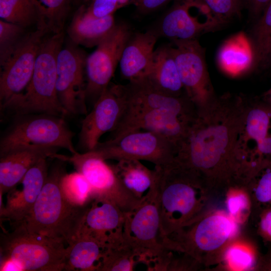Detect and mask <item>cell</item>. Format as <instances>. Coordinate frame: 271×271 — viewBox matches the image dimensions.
Here are the masks:
<instances>
[{"label": "cell", "mask_w": 271, "mask_h": 271, "mask_svg": "<svg viewBox=\"0 0 271 271\" xmlns=\"http://www.w3.org/2000/svg\"><path fill=\"white\" fill-rule=\"evenodd\" d=\"M145 79L163 93L177 97L183 96L182 90L184 88L172 47L163 46L155 50L150 70Z\"/></svg>", "instance_id": "603a6c76"}, {"label": "cell", "mask_w": 271, "mask_h": 271, "mask_svg": "<svg viewBox=\"0 0 271 271\" xmlns=\"http://www.w3.org/2000/svg\"><path fill=\"white\" fill-rule=\"evenodd\" d=\"M46 158L40 160L24 176L22 189L15 188L7 194L5 205H0L1 220L9 221L12 227L22 223L31 212L46 180Z\"/></svg>", "instance_id": "e0dca14e"}, {"label": "cell", "mask_w": 271, "mask_h": 271, "mask_svg": "<svg viewBox=\"0 0 271 271\" xmlns=\"http://www.w3.org/2000/svg\"><path fill=\"white\" fill-rule=\"evenodd\" d=\"M254 52L257 62L271 56V0L266 5L254 30Z\"/></svg>", "instance_id": "4dcf8cb0"}, {"label": "cell", "mask_w": 271, "mask_h": 271, "mask_svg": "<svg viewBox=\"0 0 271 271\" xmlns=\"http://www.w3.org/2000/svg\"><path fill=\"white\" fill-rule=\"evenodd\" d=\"M221 257L226 266L233 270H248L256 265L254 253L243 245L227 246Z\"/></svg>", "instance_id": "d6a6232c"}, {"label": "cell", "mask_w": 271, "mask_h": 271, "mask_svg": "<svg viewBox=\"0 0 271 271\" xmlns=\"http://www.w3.org/2000/svg\"><path fill=\"white\" fill-rule=\"evenodd\" d=\"M87 56L71 42L60 50L57 60L56 88L67 115L86 114L84 70Z\"/></svg>", "instance_id": "4fadbf2b"}, {"label": "cell", "mask_w": 271, "mask_h": 271, "mask_svg": "<svg viewBox=\"0 0 271 271\" xmlns=\"http://www.w3.org/2000/svg\"><path fill=\"white\" fill-rule=\"evenodd\" d=\"M178 147L162 135L151 131H129L99 142L92 151L104 160L134 159L164 166L175 157Z\"/></svg>", "instance_id": "9c48e42d"}, {"label": "cell", "mask_w": 271, "mask_h": 271, "mask_svg": "<svg viewBox=\"0 0 271 271\" xmlns=\"http://www.w3.org/2000/svg\"><path fill=\"white\" fill-rule=\"evenodd\" d=\"M238 223L222 211L203 213L189 224L165 236L166 245L185 251L201 263L223 252L237 232Z\"/></svg>", "instance_id": "5b68a950"}, {"label": "cell", "mask_w": 271, "mask_h": 271, "mask_svg": "<svg viewBox=\"0 0 271 271\" xmlns=\"http://www.w3.org/2000/svg\"><path fill=\"white\" fill-rule=\"evenodd\" d=\"M124 108L113 138L138 130L158 133L178 147L194 120L192 106L186 103L166 106L157 103L141 84L121 85Z\"/></svg>", "instance_id": "7a4b0ae2"}, {"label": "cell", "mask_w": 271, "mask_h": 271, "mask_svg": "<svg viewBox=\"0 0 271 271\" xmlns=\"http://www.w3.org/2000/svg\"><path fill=\"white\" fill-rule=\"evenodd\" d=\"M0 18L26 29L34 24L45 29L33 0H0Z\"/></svg>", "instance_id": "83f0119b"}, {"label": "cell", "mask_w": 271, "mask_h": 271, "mask_svg": "<svg viewBox=\"0 0 271 271\" xmlns=\"http://www.w3.org/2000/svg\"><path fill=\"white\" fill-rule=\"evenodd\" d=\"M66 249L64 270L96 271L104 248L81 229L66 245Z\"/></svg>", "instance_id": "d4e9b609"}, {"label": "cell", "mask_w": 271, "mask_h": 271, "mask_svg": "<svg viewBox=\"0 0 271 271\" xmlns=\"http://www.w3.org/2000/svg\"><path fill=\"white\" fill-rule=\"evenodd\" d=\"M28 32L13 23L0 20V65L3 67L11 57Z\"/></svg>", "instance_id": "1f68e13d"}, {"label": "cell", "mask_w": 271, "mask_h": 271, "mask_svg": "<svg viewBox=\"0 0 271 271\" xmlns=\"http://www.w3.org/2000/svg\"><path fill=\"white\" fill-rule=\"evenodd\" d=\"M64 38L63 32L45 36L29 83L23 91L0 104L1 112L19 117L38 114L67 115L56 88L57 56Z\"/></svg>", "instance_id": "3957f363"}, {"label": "cell", "mask_w": 271, "mask_h": 271, "mask_svg": "<svg viewBox=\"0 0 271 271\" xmlns=\"http://www.w3.org/2000/svg\"><path fill=\"white\" fill-rule=\"evenodd\" d=\"M138 0H90L85 4V13L93 18H102L111 15L123 7L134 5Z\"/></svg>", "instance_id": "e575fe53"}, {"label": "cell", "mask_w": 271, "mask_h": 271, "mask_svg": "<svg viewBox=\"0 0 271 271\" xmlns=\"http://www.w3.org/2000/svg\"><path fill=\"white\" fill-rule=\"evenodd\" d=\"M262 268L265 270H271V255L266 257L263 261Z\"/></svg>", "instance_id": "ee69618b"}, {"label": "cell", "mask_w": 271, "mask_h": 271, "mask_svg": "<svg viewBox=\"0 0 271 271\" xmlns=\"http://www.w3.org/2000/svg\"><path fill=\"white\" fill-rule=\"evenodd\" d=\"M85 4L79 6L73 15L67 30L71 42L74 45L87 48L97 46L115 28L114 15L93 18L85 13Z\"/></svg>", "instance_id": "7402d4cb"}, {"label": "cell", "mask_w": 271, "mask_h": 271, "mask_svg": "<svg viewBox=\"0 0 271 271\" xmlns=\"http://www.w3.org/2000/svg\"><path fill=\"white\" fill-rule=\"evenodd\" d=\"M123 108L120 84L110 83L82 121L79 143L85 152L93 150L103 134L116 127Z\"/></svg>", "instance_id": "9a60e30c"}, {"label": "cell", "mask_w": 271, "mask_h": 271, "mask_svg": "<svg viewBox=\"0 0 271 271\" xmlns=\"http://www.w3.org/2000/svg\"><path fill=\"white\" fill-rule=\"evenodd\" d=\"M45 29L28 32L15 51L2 67L0 104L23 91L34 72L40 49L46 35Z\"/></svg>", "instance_id": "5bb4252c"}, {"label": "cell", "mask_w": 271, "mask_h": 271, "mask_svg": "<svg viewBox=\"0 0 271 271\" xmlns=\"http://www.w3.org/2000/svg\"><path fill=\"white\" fill-rule=\"evenodd\" d=\"M257 147L259 151L262 153H271V137H266L258 142Z\"/></svg>", "instance_id": "7bdbcfd3"}, {"label": "cell", "mask_w": 271, "mask_h": 271, "mask_svg": "<svg viewBox=\"0 0 271 271\" xmlns=\"http://www.w3.org/2000/svg\"><path fill=\"white\" fill-rule=\"evenodd\" d=\"M131 35V30L126 24L117 23L112 32L97 46L94 52L87 56L86 99L92 98L95 102L109 86Z\"/></svg>", "instance_id": "7c38bea8"}, {"label": "cell", "mask_w": 271, "mask_h": 271, "mask_svg": "<svg viewBox=\"0 0 271 271\" xmlns=\"http://www.w3.org/2000/svg\"><path fill=\"white\" fill-rule=\"evenodd\" d=\"M254 199L261 205L271 204V172L261 177L253 192Z\"/></svg>", "instance_id": "74e56055"}, {"label": "cell", "mask_w": 271, "mask_h": 271, "mask_svg": "<svg viewBox=\"0 0 271 271\" xmlns=\"http://www.w3.org/2000/svg\"><path fill=\"white\" fill-rule=\"evenodd\" d=\"M60 189L65 199L75 207H86L94 199L91 185L86 178L77 171L65 173L60 181Z\"/></svg>", "instance_id": "f1b7e54d"}, {"label": "cell", "mask_w": 271, "mask_h": 271, "mask_svg": "<svg viewBox=\"0 0 271 271\" xmlns=\"http://www.w3.org/2000/svg\"><path fill=\"white\" fill-rule=\"evenodd\" d=\"M270 0H247L248 6L250 13L254 16L261 14L264 8Z\"/></svg>", "instance_id": "60d3db41"}, {"label": "cell", "mask_w": 271, "mask_h": 271, "mask_svg": "<svg viewBox=\"0 0 271 271\" xmlns=\"http://www.w3.org/2000/svg\"><path fill=\"white\" fill-rule=\"evenodd\" d=\"M158 37L154 30L131 35L119 63L121 75L124 79L131 81L147 77Z\"/></svg>", "instance_id": "44dd1931"}, {"label": "cell", "mask_w": 271, "mask_h": 271, "mask_svg": "<svg viewBox=\"0 0 271 271\" xmlns=\"http://www.w3.org/2000/svg\"><path fill=\"white\" fill-rule=\"evenodd\" d=\"M253 52L246 36L240 32L222 45L217 55L218 63L225 72L237 74L251 66L254 55Z\"/></svg>", "instance_id": "484cf974"}, {"label": "cell", "mask_w": 271, "mask_h": 271, "mask_svg": "<svg viewBox=\"0 0 271 271\" xmlns=\"http://www.w3.org/2000/svg\"><path fill=\"white\" fill-rule=\"evenodd\" d=\"M250 201L247 193L242 191H234L229 193L226 201L228 215L237 222L243 213L249 209Z\"/></svg>", "instance_id": "8d00e7d4"}, {"label": "cell", "mask_w": 271, "mask_h": 271, "mask_svg": "<svg viewBox=\"0 0 271 271\" xmlns=\"http://www.w3.org/2000/svg\"><path fill=\"white\" fill-rule=\"evenodd\" d=\"M192 1L206 8L221 24L237 14L241 6L240 0Z\"/></svg>", "instance_id": "836d02e7"}, {"label": "cell", "mask_w": 271, "mask_h": 271, "mask_svg": "<svg viewBox=\"0 0 271 271\" xmlns=\"http://www.w3.org/2000/svg\"><path fill=\"white\" fill-rule=\"evenodd\" d=\"M172 51L180 77L191 102H200L207 95L204 51L196 39L173 40Z\"/></svg>", "instance_id": "2e32d148"}, {"label": "cell", "mask_w": 271, "mask_h": 271, "mask_svg": "<svg viewBox=\"0 0 271 271\" xmlns=\"http://www.w3.org/2000/svg\"><path fill=\"white\" fill-rule=\"evenodd\" d=\"M65 173L61 164L52 168L31 212L18 226L61 241L67 245L80 231L91 204L77 207L65 199L60 189V181Z\"/></svg>", "instance_id": "277c9868"}, {"label": "cell", "mask_w": 271, "mask_h": 271, "mask_svg": "<svg viewBox=\"0 0 271 271\" xmlns=\"http://www.w3.org/2000/svg\"><path fill=\"white\" fill-rule=\"evenodd\" d=\"M0 270L23 271L22 267L19 263L10 259L1 260Z\"/></svg>", "instance_id": "b9f144b4"}, {"label": "cell", "mask_w": 271, "mask_h": 271, "mask_svg": "<svg viewBox=\"0 0 271 271\" xmlns=\"http://www.w3.org/2000/svg\"><path fill=\"white\" fill-rule=\"evenodd\" d=\"M56 150L52 147L32 146L0 155V193H8L15 188L31 168L42 158H53Z\"/></svg>", "instance_id": "ffe728a7"}, {"label": "cell", "mask_w": 271, "mask_h": 271, "mask_svg": "<svg viewBox=\"0 0 271 271\" xmlns=\"http://www.w3.org/2000/svg\"><path fill=\"white\" fill-rule=\"evenodd\" d=\"M228 143L226 127H203L195 120L179 146L174 160L202 180L203 175L220 168Z\"/></svg>", "instance_id": "ba28073f"}, {"label": "cell", "mask_w": 271, "mask_h": 271, "mask_svg": "<svg viewBox=\"0 0 271 271\" xmlns=\"http://www.w3.org/2000/svg\"><path fill=\"white\" fill-rule=\"evenodd\" d=\"M171 0H138L136 7L139 12L148 14L164 6Z\"/></svg>", "instance_id": "f35d334b"}, {"label": "cell", "mask_w": 271, "mask_h": 271, "mask_svg": "<svg viewBox=\"0 0 271 271\" xmlns=\"http://www.w3.org/2000/svg\"><path fill=\"white\" fill-rule=\"evenodd\" d=\"M123 237L137 253L139 261L148 266L164 247L157 192L127 213Z\"/></svg>", "instance_id": "8fae6325"}, {"label": "cell", "mask_w": 271, "mask_h": 271, "mask_svg": "<svg viewBox=\"0 0 271 271\" xmlns=\"http://www.w3.org/2000/svg\"><path fill=\"white\" fill-rule=\"evenodd\" d=\"M42 25L52 34L63 32L69 11L70 0H33Z\"/></svg>", "instance_id": "f546056e"}, {"label": "cell", "mask_w": 271, "mask_h": 271, "mask_svg": "<svg viewBox=\"0 0 271 271\" xmlns=\"http://www.w3.org/2000/svg\"><path fill=\"white\" fill-rule=\"evenodd\" d=\"M154 170L161 229L166 236L204 213L208 188L196 174L174 159L155 166Z\"/></svg>", "instance_id": "6da1fadb"}, {"label": "cell", "mask_w": 271, "mask_h": 271, "mask_svg": "<svg viewBox=\"0 0 271 271\" xmlns=\"http://www.w3.org/2000/svg\"><path fill=\"white\" fill-rule=\"evenodd\" d=\"M21 117L1 138L0 155L32 146L63 148L71 154L77 152L72 142L75 133L63 117L38 114Z\"/></svg>", "instance_id": "52a82bcc"}, {"label": "cell", "mask_w": 271, "mask_h": 271, "mask_svg": "<svg viewBox=\"0 0 271 271\" xmlns=\"http://www.w3.org/2000/svg\"><path fill=\"white\" fill-rule=\"evenodd\" d=\"M90 0H73L74 3L79 6L86 4Z\"/></svg>", "instance_id": "f6af8a7d"}, {"label": "cell", "mask_w": 271, "mask_h": 271, "mask_svg": "<svg viewBox=\"0 0 271 271\" xmlns=\"http://www.w3.org/2000/svg\"><path fill=\"white\" fill-rule=\"evenodd\" d=\"M55 159L71 163L76 171L86 178L91 186L94 199L111 202L126 213L135 209L144 201L127 191L113 166L107 164L93 151L77 152L71 156L57 153Z\"/></svg>", "instance_id": "30bf717a"}, {"label": "cell", "mask_w": 271, "mask_h": 271, "mask_svg": "<svg viewBox=\"0 0 271 271\" xmlns=\"http://www.w3.org/2000/svg\"><path fill=\"white\" fill-rule=\"evenodd\" d=\"M269 123L267 114L263 110L254 109L250 111L246 120V130L249 137L257 143L266 138Z\"/></svg>", "instance_id": "d590c367"}, {"label": "cell", "mask_w": 271, "mask_h": 271, "mask_svg": "<svg viewBox=\"0 0 271 271\" xmlns=\"http://www.w3.org/2000/svg\"><path fill=\"white\" fill-rule=\"evenodd\" d=\"M192 0H181L174 5L160 20L156 30L158 36L173 40L196 39L201 33L221 25L216 20H200L199 15L190 13Z\"/></svg>", "instance_id": "d6986e66"}, {"label": "cell", "mask_w": 271, "mask_h": 271, "mask_svg": "<svg viewBox=\"0 0 271 271\" xmlns=\"http://www.w3.org/2000/svg\"><path fill=\"white\" fill-rule=\"evenodd\" d=\"M112 166L122 186L137 199L144 201L157 192L155 170H150L140 161L121 159Z\"/></svg>", "instance_id": "cb8c5ba5"}, {"label": "cell", "mask_w": 271, "mask_h": 271, "mask_svg": "<svg viewBox=\"0 0 271 271\" xmlns=\"http://www.w3.org/2000/svg\"><path fill=\"white\" fill-rule=\"evenodd\" d=\"M1 260L12 259L23 271L64 270L67 253L60 240L28 231L19 225L0 237Z\"/></svg>", "instance_id": "8992f818"}, {"label": "cell", "mask_w": 271, "mask_h": 271, "mask_svg": "<svg viewBox=\"0 0 271 271\" xmlns=\"http://www.w3.org/2000/svg\"><path fill=\"white\" fill-rule=\"evenodd\" d=\"M139 262L137 253L123 237L104 249L96 271H132Z\"/></svg>", "instance_id": "4316f807"}, {"label": "cell", "mask_w": 271, "mask_h": 271, "mask_svg": "<svg viewBox=\"0 0 271 271\" xmlns=\"http://www.w3.org/2000/svg\"><path fill=\"white\" fill-rule=\"evenodd\" d=\"M260 229L265 238L271 240V208L263 213L260 219Z\"/></svg>", "instance_id": "ab89813d"}, {"label": "cell", "mask_w": 271, "mask_h": 271, "mask_svg": "<svg viewBox=\"0 0 271 271\" xmlns=\"http://www.w3.org/2000/svg\"><path fill=\"white\" fill-rule=\"evenodd\" d=\"M126 214L111 202L94 199L87 210L81 229L104 249L122 239Z\"/></svg>", "instance_id": "ac0fdd59"}]
</instances>
